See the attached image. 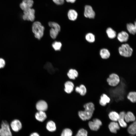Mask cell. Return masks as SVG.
Returning a JSON list of instances; mask_svg holds the SVG:
<instances>
[{
  "label": "cell",
  "mask_w": 136,
  "mask_h": 136,
  "mask_svg": "<svg viewBox=\"0 0 136 136\" xmlns=\"http://www.w3.org/2000/svg\"><path fill=\"white\" fill-rule=\"evenodd\" d=\"M45 68L47 69L48 71H50L51 70L53 71L54 68L52 64L50 63H47L45 65Z\"/></svg>",
  "instance_id": "35"
},
{
  "label": "cell",
  "mask_w": 136,
  "mask_h": 136,
  "mask_svg": "<svg viewBox=\"0 0 136 136\" xmlns=\"http://www.w3.org/2000/svg\"><path fill=\"white\" fill-rule=\"evenodd\" d=\"M5 60L1 58H0V68L4 67L5 65Z\"/></svg>",
  "instance_id": "37"
},
{
  "label": "cell",
  "mask_w": 136,
  "mask_h": 136,
  "mask_svg": "<svg viewBox=\"0 0 136 136\" xmlns=\"http://www.w3.org/2000/svg\"><path fill=\"white\" fill-rule=\"evenodd\" d=\"M129 38L128 33L125 31H122L119 32L117 36V38L118 41L121 43L126 42Z\"/></svg>",
  "instance_id": "11"
},
{
  "label": "cell",
  "mask_w": 136,
  "mask_h": 136,
  "mask_svg": "<svg viewBox=\"0 0 136 136\" xmlns=\"http://www.w3.org/2000/svg\"><path fill=\"white\" fill-rule=\"evenodd\" d=\"M33 0H23L22 2L20 4V8L23 11L31 8L33 4Z\"/></svg>",
  "instance_id": "13"
},
{
  "label": "cell",
  "mask_w": 136,
  "mask_h": 136,
  "mask_svg": "<svg viewBox=\"0 0 136 136\" xmlns=\"http://www.w3.org/2000/svg\"><path fill=\"white\" fill-rule=\"evenodd\" d=\"M84 14L86 17L89 18H93L95 16V13L92 8L88 5L85 6Z\"/></svg>",
  "instance_id": "8"
},
{
  "label": "cell",
  "mask_w": 136,
  "mask_h": 136,
  "mask_svg": "<svg viewBox=\"0 0 136 136\" xmlns=\"http://www.w3.org/2000/svg\"><path fill=\"white\" fill-rule=\"evenodd\" d=\"M88 126L90 129L94 131H97L102 125L101 121L97 118L94 119L92 121H89L88 123Z\"/></svg>",
  "instance_id": "7"
},
{
  "label": "cell",
  "mask_w": 136,
  "mask_h": 136,
  "mask_svg": "<svg viewBox=\"0 0 136 136\" xmlns=\"http://www.w3.org/2000/svg\"><path fill=\"white\" fill-rule=\"evenodd\" d=\"M106 81L109 86L115 87L120 83V79L118 74L115 73H112L109 75L107 78Z\"/></svg>",
  "instance_id": "4"
},
{
  "label": "cell",
  "mask_w": 136,
  "mask_h": 136,
  "mask_svg": "<svg viewBox=\"0 0 136 136\" xmlns=\"http://www.w3.org/2000/svg\"><path fill=\"white\" fill-rule=\"evenodd\" d=\"M10 125L12 130L15 132H18L22 127L21 122L18 119H15L12 121Z\"/></svg>",
  "instance_id": "9"
},
{
  "label": "cell",
  "mask_w": 136,
  "mask_h": 136,
  "mask_svg": "<svg viewBox=\"0 0 136 136\" xmlns=\"http://www.w3.org/2000/svg\"><path fill=\"white\" fill-rule=\"evenodd\" d=\"M46 127L48 131L51 132L55 131L56 129L55 123L53 121L51 120L47 122Z\"/></svg>",
  "instance_id": "23"
},
{
  "label": "cell",
  "mask_w": 136,
  "mask_h": 136,
  "mask_svg": "<svg viewBox=\"0 0 136 136\" xmlns=\"http://www.w3.org/2000/svg\"><path fill=\"white\" fill-rule=\"evenodd\" d=\"M76 91L82 96L86 95L87 93V89L85 86L83 84H81L79 86H77L75 89Z\"/></svg>",
  "instance_id": "21"
},
{
  "label": "cell",
  "mask_w": 136,
  "mask_h": 136,
  "mask_svg": "<svg viewBox=\"0 0 136 136\" xmlns=\"http://www.w3.org/2000/svg\"><path fill=\"white\" fill-rule=\"evenodd\" d=\"M67 16L69 19L71 21H74L77 18L78 14L77 12L74 10H70L67 13Z\"/></svg>",
  "instance_id": "19"
},
{
  "label": "cell",
  "mask_w": 136,
  "mask_h": 136,
  "mask_svg": "<svg viewBox=\"0 0 136 136\" xmlns=\"http://www.w3.org/2000/svg\"><path fill=\"white\" fill-rule=\"evenodd\" d=\"M29 136H40V135L38 133L34 132L31 133Z\"/></svg>",
  "instance_id": "38"
},
{
  "label": "cell",
  "mask_w": 136,
  "mask_h": 136,
  "mask_svg": "<svg viewBox=\"0 0 136 136\" xmlns=\"http://www.w3.org/2000/svg\"><path fill=\"white\" fill-rule=\"evenodd\" d=\"M111 101V99L108 95L105 93H102L100 96L99 101L100 105L102 106H105Z\"/></svg>",
  "instance_id": "10"
},
{
  "label": "cell",
  "mask_w": 136,
  "mask_h": 136,
  "mask_svg": "<svg viewBox=\"0 0 136 136\" xmlns=\"http://www.w3.org/2000/svg\"><path fill=\"white\" fill-rule=\"evenodd\" d=\"M99 54L102 59H105L109 58L111 55L109 50L106 48H103L101 49L99 52Z\"/></svg>",
  "instance_id": "18"
},
{
  "label": "cell",
  "mask_w": 136,
  "mask_h": 136,
  "mask_svg": "<svg viewBox=\"0 0 136 136\" xmlns=\"http://www.w3.org/2000/svg\"><path fill=\"white\" fill-rule=\"evenodd\" d=\"M127 98L132 103H134L136 102V92L134 91H130L127 95Z\"/></svg>",
  "instance_id": "26"
},
{
  "label": "cell",
  "mask_w": 136,
  "mask_h": 136,
  "mask_svg": "<svg viewBox=\"0 0 136 136\" xmlns=\"http://www.w3.org/2000/svg\"><path fill=\"white\" fill-rule=\"evenodd\" d=\"M108 116L111 120L113 121L116 122L119 118V113L116 111H112L109 113Z\"/></svg>",
  "instance_id": "22"
},
{
  "label": "cell",
  "mask_w": 136,
  "mask_h": 136,
  "mask_svg": "<svg viewBox=\"0 0 136 136\" xmlns=\"http://www.w3.org/2000/svg\"><path fill=\"white\" fill-rule=\"evenodd\" d=\"M124 120L126 122H134L135 121V117L132 112L128 111L126 112Z\"/></svg>",
  "instance_id": "15"
},
{
  "label": "cell",
  "mask_w": 136,
  "mask_h": 136,
  "mask_svg": "<svg viewBox=\"0 0 136 136\" xmlns=\"http://www.w3.org/2000/svg\"><path fill=\"white\" fill-rule=\"evenodd\" d=\"M118 52L121 56L125 57H131L132 54L133 49L128 44H122L118 48Z\"/></svg>",
  "instance_id": "3"
},
{
  "label": "cell",
  "mask_w": 136,
  "mask_h": 136,
  "mask_svg": "<svg viewBox=\"0 0 136 136\" xmlns=\"http://www.w3.org/2000/svg\"><path fill=\"white\" fill-rule=\"evenodd\" d=\"M127 29L128 32L130 34L134 35L136 33V22H135L134 24L131 23L127 24L126 25Z\"/></svg>",
  "instance_id": "20"
},
{
  "label": "cell",
  "mask_w": 136,
  "mask_h": 136,
  "mask_svg": "<svg viewBox=\"0 0 136 136\" xmlns=\"http://www.w3.org/2000/svg\"><path fill=\"white\" fill-rule=\"evenodd\" d=\"M67 2L74 3L75 2L76 0H65Z\"/></svg>",
  "instance_id": "39"
},
{
  "label": "cell",
  "mask_w": 136,
  "mask_h": 136,
  "mask_svg": "<svg viewBox=\"0 0 136 136\" xmlns=\"http://www.w3.org/2000/svg\"><path fill=\"white\" fill-rule=\"evenodd\" d=\"M86 41L90 43H93L95 41V36L91 32H89L86 34L85 36Z\"/></svg>",
  "instance_id": "28"
},
{
  "label": "cell",
  "mask_w": 136,
  "mask_h": 136,
  "mask_svg": "<svg viewBox=\"0 0 136 136\" xmlns=\"http://www.w3.org/2000/svg\"><path fill=\"white\" fill-rule=\"evenodd\" d=\"M0 128V136H12L10 126L6 121H3Z\"/></svg>",
  "instance_id": "5"
},
{
  "label": "cell",
  "mask_w": 136,
  "mask_h": 136,
  "mask_svg": "<svg viewBox=\"0 0 136 136\" xmlns=\"http://www.w3.org/2000/svg\"><path fill=\"white\" fill-rule=\"evenodd\" d=\"M73 132L69 128H65L62 131L61 136H72Z\"/></svg>",
  "instance_id": "31"
},
{
  "label": "cell",
  "mask_w": 136,
  "mask_h": 136,
  "mask_svg": "<svg viewBox=\"0 0 136 136\" xmlns=\"http://www.w3.org/2000/svg\"><path fill=\"white\" fill-rule=\"evenodd\" d=\"M47 117L46 113L44 111H38L35 115V117L36 119L40 122L44 121Z\"/></svg>",
  "instance_id": "16"
},
{
  "label": "cell",
  "mask_w": 136,
  "mask_h": 136,
  "mask_svg": "<svg viewBox=\"0 0 136 136\" xmlns=\"http://www.w3.org/2000/svg\"><path fill=\"white\" fill-rule=\"evenodd\" d=\"M78 75V71L76 70L73 69H70L67 73V76L69 78L71 79H75Z\"/></svg>",
  "instance_id": "25"
},
{
  "label": "cell",
  "mask_w": 136,
  "mask_h": 136,
  "mask_svg": "<svg viewBox=\"0 0 136 136\" xmlns=\"http://www.w3.org/2000/svg\"><path fill=\"white\" fill-rule=\"evenodd\" d=\"M48 25L51 28H53L59 32L61 28L60 25L57 23L54 22L50 21L48 22Z\"/></svg>",
  "instance_id": "29"
},
{
  "label": "cell",
  "mask_w": 136,
  "mask_h": 136,
  "mask_svg": "<svg viewBox=\"0 0 136 136\" xmlns=\"http://www.w3.org/2000/svg\"><path fill=\"white\" fill-rule=\"evenodd\" d=\"M128 132L131 135H135L136 133V122L135 121L131 124L127 129Z\"/></svg>",
  "instance_id": "27"
},
{
  "label": "cell",
  "mask_w": 136,
  "mask_h": 136,
  "mask_svg": "<svg viewBox=\"0 0 136 136\" xmlns=\"http://www.w3.org/2000/svg\"><path fill=\"white\" fill-rule=\"evenodd\" d=\"M59 32L57 30L51 28L50 30V36L52 39H55L57 36Z\"/></svg>",
  "instance_id": "32"
},
{
  "label": "cell",
  "mask_w": 136,
  "mask_h": 136,
  "mask_svg": "<svg viewBox=\"0 0 136 136\" xmlns=\"http://www.w3.org/2000/svg\"><path fill=\"white\" fill-rule=\"evenodd\" d=\"M64 90L67 93H70L73 91L74 87V85L73 83L70 81H67L64 84Z\"/></svg>",
  "instance_id": "17"
},
{
  "label": "cell",
  "mask_w": 136,
  "mask_h": 136,
  "mask_svg": "<svg viewBox=\"0 0 136 136\" xmlns=\"http://www.w3.org/2000/svg\"><path fill=\"white\" fill-rule=\"evenodd\" d=\"M47 103L44 100H41L38 101L36 105V108L38 111L45 112L48 109Z\"/></svg>",
  "instance_id": "12"
},
{
  "label": "cell",
  "mask_w": 136,
  "mask_h": 136,
  "mask_svg": "<svg viewBox=\"0 0 136 136\" xmlns=\"http://www.w3.org/2000/svg\"><path fill=\"white\" fill-rule=\"evenodd\" d=\"M84 111H80L78 112L80 118L84 121L90 119L93 116L95 110V105L92 102H89L83 106Z\"/></svg>",
  "instance_id": "1"
},
{
  "label": "cell",
  "mask_w": 136,
  "mask_h": 136,
  "mask_svg": "<svg viewBox=\"0 0 136 136\" xmlns=\"http://www.w3.org/2000/svg\"><path fill=\"white\" fill-rule=\"evenodd\" d=\"M35 11L32 8H30L23 11V15L22 16L24 20L33 21L35 18Z\"/></svg>",
  "instance_id": "6"
},
{
  "label": "cell",
  "mask_w": 136,
  "mask_h": 136,
  "mask_svg": "<svg viewBox=\"0 0 136 136\" xmlns=\"http://www.w3.org/2000/svg\"><path fill=\"white\" fill-rule=\"evenodd\" d=\"M52 1L55 4L58 5H62L64 2V0H52Z\"/></svg>",
  "instance_id": "36"
},
{
  "label": "cell",
  "mask_w": 136,
  "mask_h": 136,
  "mask_svg": "<svg viewBox=\"0 0 136 136\" xmlns=\"http://www.w3.org/2000/svg\"><path fill=\"white\" fill-rule=\"evenodd\" d=\"M106 32L108 37L110 39H114L117 36L116 32L110 27L107 28Z\"/></svg>",
  "instance_id": "24"
},
{
  "label": "cell",
  "mask_w": 136,
  "mask_h": 136,
  "mask_svg": "<svg viewBox=\"0 0 136 136\" xmlns=\"http://www.w3.org/2000/svg\"><path fill=\"white\" fill-rule=\"evenodd\" d=\"M87 130L83 128L80 129L75 136H87Z\"/></svg>",
  "instance_id": "33"
},
{
  "label": "cell",
  "mask_w": 136,
  "mask_h": 136,
  "mask_svg": "<svg viewBox=\"0 0 136 136\" xmlns=\"http://www.w3.org/2000/svg\"><path fill=\"white\" fill-rule=\"evenodd\" d=\"M110 131L114 133H116L117 131L120 129L118 124L116 122L112 121L108 125Z\"/></svg>",
  "instance_id": "14"
},
{
  "label": "cell",
  "mask_w": 136,
  "mask_h": 136,
  "mask_svg": "<svg viewBox=\"0 0 136 136\" xmlns=\"http://www.w3.org/2000/svg\"><path fill=\"white\" fill-rule=\"evenodd\" d=\"M62 46L61 42L57 41L54 42L52 44V47L55 51H56L60 50Z\"/></svg>",
  "instance_id": "30"
},
{
  "label": "cell",
  "mask_w": 136,
  "mask_h": 136,
  "mask_svg": "<svg viewBox=\"0 0 136 136\" xmlns=\"http://www.w3.org/2000/svg\"><path fill=\"white\" fill-rule=\"evenodd\" d=\"M120 126L123 128L126 127L127 126L126 122L123 118H119L118 121Z\"/></svg>",
  "instance_id": "34"
},
{
  "label": "cell",
  "mask_w": 136,
  "mask_h": 136,
  "mask_svg": "<svg viewBox=\"0 0 136 136\" xmlns=\"http://www.w3.org/2000/svg\"><path fill=\"white\" fill-rule=\"evenodd\" d=\"M45 29L44 27L39 21H36L33 24L32 30L35 37L39 40L43 37Z\"/></svg>",
  "instance_id": "2"
}]
</instances>
